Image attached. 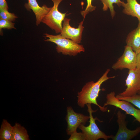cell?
Segmentation results:
<instances>
[{"instance_id": "1", "label": "cell", "mask_w": 140, "mask_h": 140, "mask_svg": "<svg viewBox=\"0 0 140 140\" xmlns=\"http://www.w3.org/2000/svg\"><path fill=\"white\" fill-rule=\"evenodd\" d=\"M110 71V69H107L97 81L94 82L92 81L86 83L81 91L78 93L77 103L80 107L83 108L87 104H93L98 106L103 112L108 110L107 107L101 106L98 104L96 100L100 92L102 90L100 88L102 84L109 79L115 77V76L110 77L108 76Z\"/></svg>"}, {"instance_id": "2", "label": "cell", "mask_w": 140, "mask_h": 140, "mask_svg": "<svg viewBox=\"0 0 140 140\" xmlns=\"http://www.w3.org/2000/svg\"><path fill=\"white\" fill-rule=\"evenodd\" d=\"M44 36L47 38L45 41L53 42L57 45L56 48L58 53L74 56L81 52H84L85 49L83 46L72 40L62 37L60 34L56 35L46 33Z\"/></svg>"}, {"instance_id": "3", "label": "cell", "mask_w": 140, "mask_h": 140, "mask_svg": "<svg viewBox=\"0 0 140 140\" xmlns=\"http://www.w3.org/2000/svg\"><path fill=\"white\" fill-rule=\"evenodd\" d=\"M86 105L87 107L88 111L89 114V124L88 126L86 127L84 124H81L78 127L84 135L86 140H97L100 138L107 140L109 138H111L113 135H106L100 130L96 124L95 121L98 120V118L96 117L94 118L92 114L93 113L95 112L97 110H93L91 104H87Z\"/></svg>"}, {"instance_id": "4", "label": "cell", "mask_w": 140, "mask_h": 140, "mask_svg": "<svg viewBox=\"0 0 140 140\" xmlns=\"http://www.w3.org/2000/svg\"><path fill=\"white\" fill-rule=\"evenodd\" d=\"M53 5L50 11L44 17L41 22L45 24L57 33H61L62 28V22L65 18L66 13L59 12L58 6L63 0H51Z\"/></svg>"}, {"instance_id": "5", "label": "cell", "mask_w": 140, "mask_h": 140, "mask_svg": "<svg viewBox=\"0 0 140 140\" xmlns=\"http://www.w3.org/2000/svg\"><path fill=\"white\" fill-rule=\"evenodd\" d=\"M106 101L103 106L111 105L120 108L124 111L127 114L134 117L140 123V109L135 108L130 102L124 100L118 99L114 92H111L107 94L106 96Z\"/></svg>"}, {"instance_id": "6", "label": "cell", "mask_w": 140, "mask_h": 140, "mask_svg": "<svg viewBox=\"0 0 140 140\" xmlns=\"http://www.w3.org/2000/svg\"><path fill=\"white\" fill-rule=\"evenodd\" d=\"M117 122L118 125V131L115 136H113V140H131L137 135L140 132V127L131 130L127 127L126 115L119 110L117 113Z\"/></svg>"}, {"instance_id": "7", "label": "cell", "mask_w": 140, "mask_h": 140, "mask_svg": "<svg viewBox=\"0 0 140 140\" xmlns=\"http://www.w3.org/2000/svg\"><path fill=\"white\" fill-rule=\"evenodd\" d=\"M136 54L131 47L127 45L124 47L123 54L114 64L112 68L115 70L127 68L129 70L136 68Z\"/></svg>"}, {"instance_id": "8", "label": "cell", "mask_w": 140, "mask_h": 140, "mask_svg": "<svg viewBox=\"0 0 140 140\" xmlns=\"http://www.w3.org/2000/svg\"><path fill=\"white\" fill-rule=\"evenodd\" d=\"M67 112L66 117L67 123L66 132L68 135H71L76 131L77 128L81 124L85 125L90 119L89 116L75 112L71 106L67 107Z\"/></svg>"}, {"instance_id": "9", "label": "cell", "mask_w": 140, "mask_h": 140, "mask_svg": "<svg viewBox=\"0 0 140 140\" xmlns=\"http://www.w3.org/2000/svg\"><path fill=\"white\" fill-rule=\"evenodd\" d=\"M125 80V90L118 94L124 96H129L137 94L140 88V69L135 68L129 70Z\"/></svg>"}, {"instance_id": "10", "label": "cell", "mask_w": 140, "mask_h": 140, "mask_svg": "<svg viewBox=\"0 0 140 140\" xmlns=\"http://www.w3.org/2000/svg\"><path fill=\"white\" fill-rule=\"evenodd\" d=\"M70 20L69 18H65L60 34L63 37L71 39L79 44L81 43L82 34L84 28L83 26V21L79 23L77 28H75L70 25L69 22Z\"/></svg>"}, {"instance_id": "11", "label": "cell", "mask_w": 140, "mask_h": 140, "mask_svg": "<svg viewBox=\"0 0 140 140\" xmlns=\"http://www.w3.org/2000/svg\"><path fill=\"white\" fill-rule=\"evenodd\" d=\"M24 6L27 10H32L36 17V24L37 26L41 22L44 17L51 8V7H48L45 4L40 6L36 0H28V3H25Z\"/></svg>"}, {"instance_id": "12", "label": "cell", "mask_w": 140, "mask_h": 140, "mask_svg": "<svg viewBox=\"0 0 140 140\" xmlns=\"http://www.w3.org/2000/svg\"><path fill=\"white\" fill-rule=\"evenodd\" d=\"M127 45L131 47L137 54L140 52V23L136 28L128 35L126 40Z\"/></svg>"}, {"instance_id": "13", "label": "cell", "mask_w": 140, "mask_h": 140, "mask_svg": "<svg viewBox=\"0 0 140 140\" xmlns=\"http://www.w3.org/2000/svg\"><path fill=\"white\" fill-rule=\"evenodd\" d=\"M127 3L122 1V6L125 14L137 18L140 23V4L137 0H126Z\"/></svg>"}, {"instance_id": "14", "label": "cell", "mask_w": 140, "mask_h": 140, "mask_svg": "<svg viewBox=\"0 0 140 140\" xmlns=\"http://www.w3.org/2000/svg\"><path fill=\"white\" fill-rule=\"evenodd\" d=\"M27 131L26 128L16 123L13 126L12 140H29Z\"/></svg>"}, {"instance_id": "15", "label": "cell", "mask_w": 140, "mask_h": 140, "mask_svg": "<svg viewBox=\"0 0 140 140\" xmlns=\"http://www.w3.org/2000/svg\"><path fill=\"white\" fill-rule=\"evenodd\" d=\"M13 126L5 119L2 122L0 129V140H12Z\"/></svg>"}, {"instance_id": "16", "label": "cell", "mask_w": 140, "mask_h": 140, "mask_svg": "<svg viewBox=\"0 0 140 140\" xmlns=\"http://www.w3.org/2000/svg\"><path fill=\"white\" fill-rule=\"evenodd\" d=\"M103 4V10L104 11H107L108 9L110 10L111 16L114 18L116 14L114 10L113 4H117L119 7L122 6V1L121 0H100Z\"/></svg>"}, {"instance_id": "17", "label": "cell", "mask_w": 140, "mask_h": 140, "mask_svg": "<svg viewBox=\"0 0 140 140\" xmlns=\"http://www.w3.org/2000/svg\"><path fill=\"white\" fill-rule=\"evenodd\" d=\"M116 97L120 100H124L129 102L140 109V95L137 94L133 96H124L118 94Z\"/></svg>"}, {"instance_id": "18", "label": "cell", "mask_w": 140, "mask_h": 140, "mask_svg": "<svg viewBox=\"0 0 140 140\" xmlns=\"http://www.w3.org/2000/svg\"><path fill=\"white\" fill-rule=\"evenodd\" d=\"M0 18L12 22L14 21L17 17L14 13L9 12L7 10L0 9Z\"/></svg>"}, {"instance_id": "19", "label": "cell", "mask_w": 140, "mask_h": 140, "mask_svg": "<svg viewBox=\"0 0 140 140\" xmlns=\"http://www.w3.org/2000/svg\"><path fill=\"white\" fill-rule=\"evenodd\" d=\"M15 23L9 21L0 19V32H2L1 30L2 29H16L14 27Z\"/></svg>"}, {"instance_id": "20", "label": "cell", "mask_w": 140, "mask_h": 140, "mask_svg": "<svg viewBox=\"0 0 140 140\" xmlns=\"http://www.w3.org/2000/svg\"><path fill=\"white\" fill-rule=\"evenodd\" d=\"M92 0H87V4L86 8L84 10L80 12L81 15L83 18V19L88 14L94 10L96 8V6L92 5Z\"/></svg>"}, {"instance_id": "21", "label": "cell", "mask_w": 140, "mask_h": 140, "mask_svg": "<svg viewBox=\"0 0 140 140\" xmlns=\"http://www.w3.org/2000/svg\"><path fill=\"white\" fill-rule=\"evenodd\" d=\"M70 136L68 140H86L85 136L82 132H78L76 131L73 133Z\"/></svg>"}, {"instance_id": "22", "label": "cell", "mask_w": 140, "mask_h": 140, "mask_svg": "<svg viewBox=\"0 0 140 140\" xmlns=\"http://www.w3.org/2000/svg\"><path fill=\"white\" fill-rule=\"evenodd\" d=\"M0 9L8 10V7L5 0H0Z\"/></svg>"}, {"instance_id": "23", "label": "cell", "mask_w": 140, "mask_h": 140, "mask_svg": "<svg viewBox=\"0 0 140 140\" xmlns=\"http://www.w3.org/2000/svg\"><path fill=\"white\" fill-rule=\"evenodd\" d=\"M136 68L140 69V52L136 54Z\"/></svg>"}, {"instance_id": "24", "label": "cell", "mask_w": 140, "mask_h": 140, "mask_svg": "<svg viewBox=\"0 0 140 140\" xmlns=\"http://www.w3.org/2000/svg\"><path fill=\"white\" fill-rule=\"evenodd\" d=\"M137 94L140 95V88L138 91Z\"/></svg>"}]
</instances>
